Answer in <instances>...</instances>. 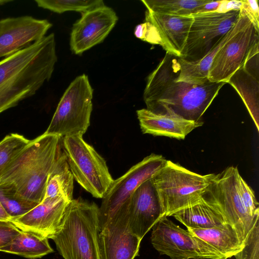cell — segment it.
Segmentation results:
<instances>
[{
	"instance_id": "31",
	"label": "cell",
	"mask_w": 259,
	"mask_h": 259,
	"mask_svg": "<svg viewBox=\"0 0 259 259\" xmlns=\"http://www.w3.org/2000/svg\"><path fill=\"white\" fill-rule=\"evenodd\" d=\"M238 190L243 204L252 217L259 215V204L254 191L240 175L238 178Z\"/></svg>"
},
{
	"instance_id": "29",
	"label": "cell",
	"mask_w": 259,
	"mask_h": 259,
	"mask_svg": "<svg viewBox=\"0 0 259 259\" xmlns=\"http://www.w3.org/2000/svg\"><path fill=\"white\" fill-rule=\"evenodd\" d=\"M0 202L11 219L25 214L39 204L17 197L1 187Z\"/></svg>"
},
{
	"instance_id": "21",
	"label": "cell",
	"mask_w": 259,
	"mask_h": 259,
	"mask_svg": "<svg viewBox=\"0 0 259 259\" xmlns=\"http://www.w3.org/2000/svg\"><path fill=\"white\" fill-rule=\"evenodd\" d=\"M187 230L214 248L222 259L234 256L244 245L235 229L227 223L211 228H187Z\"/></svg>"
},
{
	"instance_id": "19",
	"label": "cell",
	"mask_w": 259,
	"mask_h": 259,
	"mask_svg": "<svg viewBox=\"0 0 259 259\" xmlns=\"http://www.w3.org/2000/svg\"><path fill=\"white\" fill-rule=\"evenodd\" d=\"M137 115L143 134L183 140L203 122L185 119L176 115L159 114L147 109L137 111Z\"/></svg>"
},
{
	"instance_id": "25",
	"label": "cell",
	"mask_w": 259,
	"mask_h": 259,
	"mask_svg": "<svg viewBox=\"0 0 259 259\" xmlns=\"http://www.w3.org/2000/svg\"><path fill=\"white\" fill-rule=\"evenodd\" d=\"M0 251L20 255L26 258H40L54 251L48 239L30 231H21L8 245Z\"/></svg>"
},
{
	"instance_id": "2",
	"label": "cell",
	"mask_w": 259,
	"mask_h": 259,
	"mask_svg": "<svg viewBox=\"0 0 259 259\" xmlns=\"http://www.w3.org/2000/svg\"><path fill=\"white\" fill-rule=\"evenodd\" d=\"M57 61L53 33L0 60V114L34 95L51 78Z\"/></svg>"
},
{
	"instance_id": "27",
	"label": "cell",
	"mask_w": 259,
	"mask_h": 259,
	"mask_svg": "<svg viewBox=\"0 0 259 259\" xmlns=\"http://www.w3.org/2000/svg\"><path fill=\"white\" fill-rule=\"evenodd\" d=\"M30 142L16 133L7 135L0 142V180L12 161Z\"/></svg>"
},
{
	"instance_id": "7",
	"label": "cell",
	"mask_w": 259,
	"mask_h": 259,
	"mask_svg": "<svg viewBox=\"0 0 259 259\" xmlns=\"http://www.w3.org/2000/svg\"><path fill=\"white\" fill-rule=\"evenodd\" d=\"M74 179L93 197L103 198L114 181L105 159L79 135L62 139Z\"/></svg>"
},
{
	"instance_id": "32",
	"label": "cell",
	"mask_w": 259,
	"mask_h": 259,
	"mask_svg": "<svg viewBox=\"0 0 259 259\" xmlns=\"http://www.w3.org/2000/svg\"><path fill=\"white\" fill-rule=\"evenodd\" d=\"M135 36L141 40L153 45L161 46L164 49V45L157 28L148 21L137 25L134 30Z\"/></svg>"
},
{
	"instance_id": "24",
	"label": "cell",
	"mask_w": 259,
	"mask_h": 259,
	"mask_svg": "<svg viewBox=\"0 0 259 259\" xmlns=\"http://www.w3.org/2000/svg\"><path fill=\"white\" fill-rule=\"evenodd\" d=\"M228 83L233 87L241 97L258 131L259 79L252 76L241 66L230 77Z\"/></svg>"
},
{
	"instance_id": "8",
	"label": "cell",
	"mask_w": 259,
	"mask_h": 259,
	"mask_svg": "<svg viewBox=\"0 0 259 259\" xmlns=\"http://www.w3.org/2000/svg\"><path fill=\"white\" fill-rule=\"evenodd\" d=\"M239 175L237 167L233 166L218 174H213L203 197L219 210L244 244L253 224L258 220L259 215L252 217L243 204L238 187Z\"/></svg>"
},
{
	"instance_id": "37",
	"label": "cell",
	"mask_w": 259,
	"mask_h": 259,
	"mask_svg": "<svg viewBox=\"0 0 259 259\" xmlns=\"http://www.w3.org/2000/svg\"><path fill=\"white\" fill-rule=\"evenodd\" d=\"M10 217L7 214L0 202V221H9Z\"/></svg>"
},
{
	"instance_id": "1",
	"label": "cell",
	"mask_w": 259,
	"mask_h": 259,
	"mask_svg": "<svg viewBox=\"0 0 259 259\" xmlns=\"http://www.w3.org/2000/svg\"><path fill=\"white\" fill-rule=\"evenodd\" d=\"M179 72L178 57L166 52L148 76L143 95L147 109L203 122V114L226 83L209 80L202 84L178 81L176 79Z\"/></svg>"
},
{
	"instance_id": "34",
	"label": "cell",
	"mask_w": 259,
	"mask_h": 259,
	"mask_svg": "<svg viewBox=\"0 0 259 259\" xmlns=\"http://www.w3.org/2000/svg\"><path fill=\"white\" fill-rule=\"evenodd\" d=\"M21 231L11 222L0 221V248L9 245Z\"/></svg>"
},
{
	"instance_id": "18",
	"label": "cell",
	"mask_w": 259,
	"mask_h": 259,
	"mask_svg": "<svg viewBox=\"0 0 259 259\" xmlns=\"http://www.w3.org/2000/svg\"><path fill=\"white\" fill-rule=\"evenodd\" d=\"M192 15L178 16L147 10L145 21L153 24L158 30L166 53L180 57L185 46Z\"/></svg>"
},
{
	"instance_id": "15",
	"label": "cell",
	"mask_w": 259,
	"mask_h": 259,
	"mask_svg": "<svg viewBox=\"0 0 259 259\" xmlns=\"http://www.w3.org/2000/svg\"><path fill=\"white\" fill-rule=\"evenodd\" d=\"M257 35L258 33L248 19L218 52L209 71L208 79L211 82L228 83L243 64Z\"/></svg>"
},
{
	"instance_id": "26",
	"label": "cell",
	"mask_w": 259,
	"mask_h": 259,
	"mask_svg": "<svg viewBox=\"0 0 259 259\" xmlns=\"http://www.w3.org/2000/svg\"><path fill=\"white\" fill-rule=\"evenodd\" d=\"M210 0H142L147 10L165 14L188 16L197 14Z\"/></svg>"
},
{
	"instance_id": "22",
	"label": "cell",
	"mask_w": 259,
	"mask_h": 259,
	"mask_svg": "<svg viewBox=\"0 0 259 259\" xmlns=\"http://www.w3.org/2000/svg\"><path fill=\"white\" fill-rule=\"evenodd\" d=\"M187 228L208 229L225 223L219 210L202 197L198 203L172 215Z\"/></svg>"
},
{
	"instance_id": "23",
	"label": "cell",
	"mask_w": 259,
	"mask_h": 259,
	"mask_svg": "<svg viewBox=\"0 0 259 259\" xmlns=\"http://www.w3.org/2000/svg\"><path fill=\"white\" fill-rule=\"evenodd\" d=\"M74 178L70 169L62 141L47 182L45 197L73 199Z\"/></svg>"
},
{
	"instance_id": "17",
	"label": "cell",
	"mask_w": 259,
	"mask_h": 259,
	"mask_svg": "<svg viewBox=\"0 0 259 259\" xmlns=\"http://www.w3.org/2000/svg\"><path fill=\"white\" fill-rule=\"evenodd\" d=\"M141 240L130 231L127 213L121 214L100 231V258L134 259L138 254Z\"/></svg>"
},
{
	"instance_id": "9",
	"label": "cell",
	"mask_w": 259,
	"mask_h": 259,
	"mask_svg": "<svg viewBox=\"0 0 259 259\" xmlns=\"http://www.w3.org/2000/svg\"><path fill=\"white\" fill-rule=\"evenodd\" d=\"M151 243L171 259H222L217 250L187 230L163 217L152 227Z\"/></svg>"
},
{
	"instance_id": "35",
	"label": "cell",
	"mask_w": 259,
	"mask_h": 259,
	"mask_svg": "<svg viewBox=\"0 0 259 259\" xmlns=\"http://www.w3.org/2000/svg\"><path fill=\"white\" fill-rule=\"evenodd\" d=\"M241 5V1L222 0L216 12L219 13H226L233 10H240Z\"/></svg>"
},
{
	"instance_id": "16",
	"label": "cell",
	"mask_w": 259,
	"mask_h": 259,
	"mask_svg": "<svg viewBox=\"0 0 259 259\" xmlns=\"http://www.w3.org/2000/svg\"><path fill=\"white\" fill-rule=\"evenodd\" d=\"M69 201L62 197L45 198L25 214L10 222L21 231L52 239L59 231Z\"/></svg>"
},
{
	"instance_id": "33",
	"label": "cell",
	"mask_w": 259,
	"mask_h": 259,
	"mask_svg": "<svg viewBox=\"0 0 259 259\" xmlns=\"http://www.w3.org/2000/svg\"><path fill=\"white\" fill-rule=\"evenodd\" d=\"M240 13L244 15L253 25L255 31L259 32V8L258 0H241Z\"/></svg>"
},
{
	"instance_id": "14",
	"label": "cell",
	"mask_w": 259,
	"mask_h": 259,
	"mask_svg": "<svg viewBox=\"0 0 259 259\" xmlns=\"http://www.w3.org/2000/svg\"><path fill=\"white\" fill-rule=\"evenodd\" d=\"M52 24L31 16L0 20V58H6L41 39Z\"/></svg>"
},
{
	"instance_id": "13",
	"label": "cell",
	"mask_w": 259,
	"mask_h": 259,
	"mask_svg": "<svg viewBox=\"0 0 259 259\" xmlns=\"http://www.w3.org/2000/svg\"><path fill=\"white\" fill-rule=\"evenodd\" d=\"M121 210L126 211L130 231L142 239L164 217L151 178L142 183L117 212Z\"/></svg>"
},
{
	"instance_id": "38",
	"label": "cell",
	"mask_w": 259,
	"mask_h": 259,
	"mask_svg": "<svg viewBox=\"0 0 259 259\" xmlns=\"http://www.w3.org/2000/svg\"><path fill=\"white\" fill-rule=\"evenodd\" d=\"M12 2L13 1L12 0H0V6H2Z\"/></svg>"
},
{
	"instance_id": "20",
	"label": "cell",
	"mask_w": 259,
	"mask_h": 259,
	"mask_svg": "<svg viewBox=\"0 0 259 259\" xmlns=\"http://www.w3.org/2000/svg\"><path fill=\"white\" fill-rule=\"evenodd\" d=\"M248 19L239 13V18L230 31L203 58L196 61H187L178 57L179 72L176 80L202 84L209 80L208 75L213 60L225 44L243 26Z\"/></svg>"
},
{
	"instance_id": "3",
	"label": "cell",
	"mask_w": 259,
	"mask_h": 259,
	"mask_svg": "<svg viewBox=\"0 0 259 259\" xmlns=\"http://www.w3.org/2000/svg\"><path fill=\"white\" fill-rule=\"evenodd\" d=\"M62 138L44 133L30 140L5 171L0 187L17 197L40 203Z\"/></svg>"
},
{
	"instance_id": "4",
	"label": "cell",
	"mask_w": 259,
	"mask_h": 259,
	"mask_svg": "<svg viewBox=\"0 0 259 259\" xmlns=\"http://www.w3.org/2000/svg\"><path fill=\"white\" fill-rule=\"evenodd\" d=\"M99 207L78 198L68 203L61 228L52 238L64 259H100Z\"/></svg>"
},
{
	"instance_id": "6",
	"label": "cell",
	"mask_w": 259,
	"mask_h": 259,
	"mask_svg": "<svg viewBox=\"0 0 259 259\" xmlns=\"http://www.w3.org/2000/svg\"><path fill=\"white\" fill-rule=\"evenodd\" d=\"M93 95L88 76L83 74L76 77L64 93L44 133L61 138L83 136L90 124Z\"/></svg>"
},
{
	"instance_id": "36",
	"label": "cell",
	"mask_w": 259,
	"mask_h": 259,
	"mask_svg": "<svg viewBox=\"0 0 259 259\" xmlns=\"http://www.w3.org/2000/svg\"><path fill=\"white\" fill-rule=\"evenodd\" d=\"M221 1H210L208 3L203 6L197 13H206L216 11L219 8Z\"/></svg>"
},
{
	"instance_id": "12",
	"label": "cell",
	"mask_w": 259,
	"mask_h": 259,
	"mask_svg": "<svg viewBox=\"0 0 259 259\" xmlns=\"http://www.w3.org/2000/svg\"><path fill=\"white\" fill-rule=\"evenodd\" d=\"M115 11L105 5L81 13L73 25L70 37V50L75 55L102 42L117 23Z\"/></svg>"
},
{
	"instance_id": "30",
	"label": "cell",
	"mask_w": 259,
	"mask_h": 259,
	"mask_svg": "<svg viewBox=\"0 0 259 259\" xmlns=\"http://www.w3.org/2000/svg\"><path fill=\"white\" fill-rule=\"evenodd\" d=\"M234 256L236 259H259V222L253 224L242 249Z\"/></svg>"
},
{
	"instance_id": "5",
	"label": "cell",
	"mask_w": 259,
	"mask_h": 259,
	"mask_svg": "<svg viewBox=\"0 0 259 259\" xmlns=\"http://www.w3.org/2000/svg\"><path fill=\"white\" fill-rule=\"evenodd\" d=\"M213 174L201 175L170 160L152 178L164 217L201 201Z\"/></svg>"
},
{
	"instance_id": "28",
	"label": "cell",
	"mask_w": 259,
	"mask_h": 259,
	"mask_svg": "<svg viewBox=\"0 0 259 259\" xmlns=\"http://www.w3.org/2000/svg\"><path fill=\"white\" fill-rule=\"evenodd\" d=\"M34 2L38 7L58 14L66 11L82 13L104 5L102 0H35Z\"/></svg>"
},
{
	"instance_id": "10",
	"label": "cell",
	"mask_w": 259,
	"mask_h": 259,
	"mask_svg": "<svg viewBox=\"0 0 259 259\" xmlns=\"http://www.w3.org/2000/svg\"><path fill=\"white\" fill-rule=\"evenodd\" d=\"M240 10L216 11L192 15L193 22L180 58L196 61L205 56L237 22Z\"/></svg>"
},
{
	"instance_id": "11",
	"label": "cell",
	"mask_w": 259,
	"mask_h": 259,
	"mask_svg": "<svg viewBox=\"0 0 259 259\" xmlns=\"http://www.w3.org/2000/svg\"><path fill=\"white\" fill-rule=\"evenodd\" d=\"M166 161L162 155L152 153L114 180L99 207L100 230L111 220L134 191L157 174Z\"/></svg>"
}]
</instances>
